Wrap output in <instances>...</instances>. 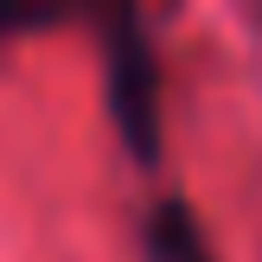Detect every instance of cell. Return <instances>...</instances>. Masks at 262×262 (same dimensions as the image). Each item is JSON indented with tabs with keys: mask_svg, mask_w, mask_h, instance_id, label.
<instances>
[{
	"mask_svg": "<svg viewBox=\"0 0 262 262\" xmlns=\"http://www.w3.org/2000/svg\"><path fill=\"white\" fill-rule=\"evenodd\" d=\"M90 19L102 32V77H109V115L122 128L128 154H160V71H154L147 32L135 0H90Z\"/></svg>",
	"mask_w": 262,
	"mask_h": 262,
	"instance_id": "6da1fadb",
	"label": "cell"
},
{
	"mask_svg": "<svg viewBox=\"0 0 262 262\" xmlns=\"http://www.w3.org/2000/svg\"><path fill=\"white\" fill-rule=\"evenodd\" d=\"M141 262H217L211 237L186 199H160L141 217Z\"/></svg>",
	"mask_w": 262,
	"mask_h": 262,
	"instance_id": "7a4b0ae2",
	"label": "cell"
},
{
	"mask_svg": "<svg viewBox=\"0 0 262 262\" xmlns=\"http://www.w3.org/2000/svg\"><path fill=\"white\" fill-rule=\"evenodd\" d=\"M51 0H0V38H13V32H26V26H38V19H51Z\"/></svg>",
	"mask_w": 262,
	"mask_h": 262,
	"instance_id": "3957f363",
	"label": "cell"
}]
</instances>
